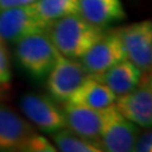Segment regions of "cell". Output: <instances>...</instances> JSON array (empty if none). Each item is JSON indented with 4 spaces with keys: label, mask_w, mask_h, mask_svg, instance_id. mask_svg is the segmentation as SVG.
Returning <instances> with one entry per match:
<instances>
[{
    "label": "cell",
    "mask_w": 152,
    "mask_h": 152,
    "mask_svg": "<svg viewBox=\"0 0 152 152\" xmlns=\"http://www.w3.org/2000/svg\"><path fill=\"white\" fill-rule=\"evenodd\" d=\"M46 32L61 55L80 60L100 38L104 29L90 24L80 14H70L51 22Z\"/></svg>",
    "instance_id": "1"
},
{
    "label": "cell",
    "mask_w": 152,
    "mask_h": 152,
    "mask_svg": "<svg viewBox=\"0 0 152 152\" xmlns=\"http://www.w3.org/2000/svg\"><path fill=\"white\" fill-rule=\"evenodd\" d=\"M15 55L23 67L36 77L48 75L61 53L47 32L34 33L15 42Z\"/></svg>",
    "instance_id": "2"
},
{
    "label": "cell",
    "mask_w": 152,
    "mask_h": 152,
    "mask_svg": "<svg viewBox=\"0 0 152 152\" xmlns=\"http://www.w3.org/2000/svg\"><path fill=\"white\" fill-rule=\"evenodd\" d=\"M48 26L50 23L41 17L34 3L0 10V37L5 42L15 43L27 36L46 32Z\"/></svg>",
    "instance_id": "3"
},
{
    "label": "cell",
    "mask_w": 152,
    "mask_h": 152,
    "mask_svg": "<svg viewBox=\"0 0 152 152\" xmlns=\"http://www.w3.org/2000/svg\"><path fill=\"white\" fill-rule=\"evenodd\" d=\"M114 107L126 119L133 122L141 128H148L152 124V79L151 70L143 71L138 85L115 99Z\"/></svg>",
    "instance_id": "4"
},
{
    "label": "cell",
    "mask_w": 152,
    "mask_h": 152,
    "mask_svg": "<svg viewBox=\"0 0 152 152\" xmlns=\"http://www.w3.org/2000/svg\"><path fill=\"white\" fill-rule=\"evenodd\" d=\"M47 88L55 100L67 102L72 94L90 77L80 60L69 58L61 55L48 72Z\"/></svg>",
    "instance_id": "5"
},
{
    "label": "cell",
    "mask_w": 152,
    "mask_h": 152,
    "mask_svg": "<svg viewBox=\"0 0 152 152\" xmlns=\"http://www.w3.org/2000/svg\"><path fill=\"white\" fill-rule=\"evenodd\" d=\"M126 58L118 29L103 32L100 38L86 51L80 62L93 77L102 75L113 65Z\"/></svg>",
    "instance_id": "6"
},
{
    "label": "cell",
    "mask_w": 152,
    "mask_h": 152,
    "mask_svg": "<svg viewBox=\"0 0 152 152\" xmlns=\"http://www.w3.org/2000/svg\"><path fill=\"white\" fill-rule=\"evenodd\" d=\"M20 109L33 126L46 133H53L66 127L62 108L53 99L36 93H27L20 99Z\"/></svg>",
    "instance_id": "7"
},
{
    "label": "cell",
    "mask_w": 152,
    "mask_h": 152,
    "mask_svg": "<svg viewBox=\"0 0 152 152\" xmlns=\"http://www.w3.org/2000/svg\"><path fill=\"white\" fill-rule=\"evenodd\" d=\"M126 58L142 71L151 70L152 64V23L150 19L118 29Z\"/></svg>",
    "instance_id": "8"
},
{
    "label": "cell",
    "mask_w": 152,
    "mask_h": 152,
    "mask_svg": "<svg viewBox=\"0 0 152 152\" xmlns=\"http://www.w3.org/2000/svg\"><path fill=\"white\" fill-rule=\"evenodd\" d=\"M140 132V126L126 119L113 104L108 121L98 141L100 142L103 151L133 152Z\"/></svg>",
    "instance_id": "9"
},
{
    "label": "cell",
    "mask_w": 152,
    "mask_h": 152,
    "mask_svg": "<svg viewBox=\"0 0 152 152\" xmlns=\"http://www.w3.org/2000/svg\"><path fill=\"white\" fill-rule=\"evenodd\" d=\"M29 121H26L12 108L0 102V151H26L28 142L36 134Z\"/></svg>",
    "instance_id": "10"
},
{
    "label": "cell",
    "mask_w": 152,
    "mask_h": 152,
    "mask_svg": "<svg viewBox=\"0 0 152 152\" xmlns=\"http://www.w3.org/2000/svg\"><path fill=\"white\" fill-rule=\"evenodd\" d=\"M110 109L112 105L104 109H93L65 102L62 110L66 119V127L69 129L86 138L99 140L108 121Z\"/></svg>",
    "instance_id": "11"
},
{
    "label": "cell",
    "mask_w": 152,
    "mask_h": 152,
    "mask_svg": "<svg viewBox=\"0 0 152 152\" xmlns=\"http://www.w3.org/2000/svg\"><path fill=\"white\" fill-rule=\"evenodd\" d=\"M79 14L90 24L103 29L126 18L121 0H79Z\"/></svg>",
    "instance_id": "12"
},
{
    "label": "cell",
    "mask_w": 152,
    "mask_h": 152,
    "mask_svg": "<svg viewBox=\"0 0 152 152\" xmlns=\"http://www.w3.org/2000/svg\"><path fill=\"white\" fill-rule=\"evenodd\" d=\"M142 72L143 71L133 62L124 58L104 71L102 75L96 76V79L105 84L117 99L132 91L138 85Z\"/></svg>",
    "instance_id": "13"
},
{
    "label": "cell",
    "mask_w": 152,
    "mask_h": 152,
    "mask_svg": "<svg viewBox=\"0 0 152 152\" xmlns=\"http://www.w3.org/2000/svg\"><path fill=\"white\" fill-rule=\"evenodd\" d=\"M67 102L93 109H104L113 105L115 102V95L100 80L90 76Z\"/></svg>",
    "instance_id": "14"
},
{
    "label": "cell",
    "mask_w": 152,
    "mask_h": 152,
    "mask_svg": "<svg viewBox=\"0 0 152 152\" xmlns=\"http://www.w3.org/2000/svg\"><path fill=\"white\" fill-rule=\"evenodd\" d=\"M51 134L56 150L62 152H102V145L98 140H90L69 129L67 127Z\"/></svg>",
    "instance_id": "15"
},
{
    "label": "cell",
    "mask_w": 152,
    "mask_h": 152,
    "mask_svg": "<svg viewBox=\"0 0 152 152\" xmlns=\"http://www.w3.org/2000/svg\"><path fill=\"white\" fill-rule=\"evenodd\" d=\"M34 7L48 23L70 14H79V0H37Z\"/></svg>",
    "instance_id": "16"
},
{
    "label": "cell",
    "mask_w": 152,
    "mask_h": 152,
    "mask_svg": "<svg viewBox=\"0 0 152 152\" xmlns=\"http://www.w3.org/2000/svg\"><path fill=\"white\" fill-rule=\"evenodd\" d=\"M12 79L10 60L5 47V41L0 37V85H8Z\"/></svg>",
    "instance_id": "17"
},
{
    "label": "cell",
    "mask_w": 152,
    "mask_h": 152,
    "mask_svg": "<svg viewBox=\"0 0 152 152\" xmlns=\"http://www.w3.org/2000/svg\"><path fill=\"white\" fill-rule=\"evenodd\" d=\"M56 147L46 137L36 133L28 142L24 152H55Z\"/></svg>",
    "instance_id": "18"
},
{
    "label": "cell",
    "mask_w": 152,
    "mask_h": 152,
    "mask_svg": "<svg viewBox=\"0 0 152 152\" xmlns=\"http://www.w3.org/2000/svg\"><path fill=\"white\" fill-rule=\"evenodd\" d=\"M134 152H151L152 151V132L151 128H145L143 132H140L134 143Z\"/></svg>",
    "instance_id": "19"
},
{
    "label": "cell",
    "mask_w": 152,
    "mask_h": 152,
    "mask_svg": "<svg viewBox=\"0 0 152 152\" xmlns=\"http://www.w3.org/2000/svg\"><path fill=\"white\" fill-rule=\"evenodd\" d=\"M37 0H0V10L12 7H23L36 3Z\"/></svg>",
    "instance_id": "20"
},
{
    "label": "cell",
    "mask_w": 152,
    "mask_h": 152,
    "mask_svg": "<svg viewBox=\"0 0 152 152\" xmlns=\"http://www.w3.org/2000/svg\"><path fill=\"white\" fill-rule=\"evenodd\" d=\"M8 96V85H0V102H4Z\"/></svg>",
    "instance_id": "21"
}]
</instances>
